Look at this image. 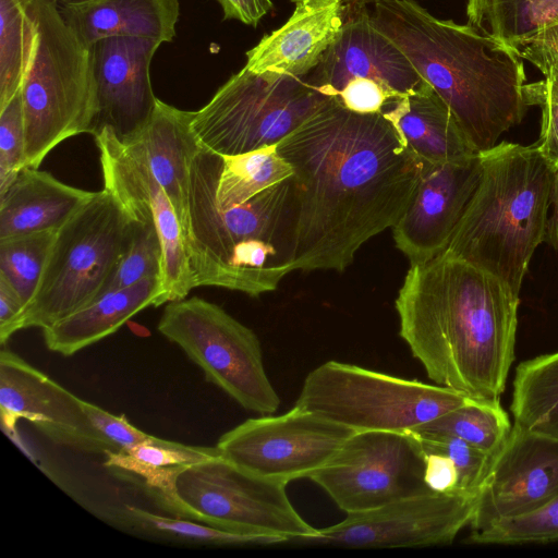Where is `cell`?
<instances>
[{
    "instance_id": "obj_1",
    "label": "cell",
    "mask_w": 558,
    "mask_h": 558,
    "mask_svg": "<svg viewBox=\"0 0 558 558\" xmlns=\"http://www.w3.org/2000/svg\"><path fill=\"white\" fill-rule=\"evenodd\" d=\"M277 149L294 171L293 270L302 271L344 270L398 222L423 167L381 113L353 112L338 97Z\"/></svg>"
},
{
    "instance_id": "obj_2",
    "label": "cell",
    "mask_w": 558,
    "mask_h": 558,
    "mask_svg": "<svg viewBox=\"0 0 558 558\" xmlns=\"http://www.w3.org/2000/svg\"><path fill=\"white\" fill-rule=\"evenodd\" d=\"M519 295L445 252L413 264L395 301L399 335L436 385L499 401L514 360Z\"/></svg>"
},
{
    "instance_id": "obj_3",
    "label": "cell",
    "mask_w": 558,
    "mask_h": 558,
    "mask_svg": "<svg viewBox=\"0 0 558 558\" xmlns=\"http://www.w3.org/2000/svg\"><path fill=\"white\" fill-rule=\"evenodd\" d=\"M371 14L447 104L476 151L494 147L534 105L522 59L471 24L438 19L415 0H377Z\"/></svg>"
},
{
    "instance_id": "obj_4",
    "label": "cell",
    "mask_w": 558,
    "mask_h": 558,
    "mask_svg": "<svg viewBox=\"0 0 558 558\" xmlns=\"http://www.w3.org/2000/svg\"><path fill=\"white\" fill-rule=\"evenodd\" d=\"M221 155L201 144L190 165L184 243L194 288L219 287L251 296L277 289L293 271V175L248 201L221 208L216 187Z\"/></svg>"
},
{
    "instance_id": "obj_5",
    "label": "cell",
    "mask_w": 558,
    "mask_h": 558,
    "mask_svg": "<svg viewBox=\"0 0 558 558\" xmlns=\"http://www.w3.org/2000/svg\"><path fill=\"white\" fill-rule=\"evenodd\" d=\"M482 178L445 253L482 269L519 295L545 240L557 169L536 145L501 142L481 151Z\"/></svg>"
},
{
    "instance_id": "obj_6",
    "label": "cell",
    "mask_w": 558,
    "mask_h": 558,
    "mask_svg": "<svg viewBox=\"0 0 558 558\" xmlns=\"http://www.w3.org/2000/svg\"><path fill=\"white\" fill-rule=\"evenodd\" d=\"M34 38L21 86L25 167L38 168L63 141L94 135L98 98L92 47L62 16L57 0H23Z\"/></svg>"
},
{
    "instance_id": "obj_7",
    "label": "cell",
    "mask_w": 558,
    "mask_h": 558,
    "mask_svg": "<svg viewBox=\"0 0 558 558\" xmlns=\"http://www.w3.org/2000/svg\"><path fill=\"white\" fill-rule=\"evenodd\" d=\"M134 225L112 193L95 192L58 229L17 329L47 328L100 298L131 245Z\"/></svg>"
},
{
    "instance_id": "obj_8",
    "label": "cell",
    "mask_w": 558,
    "mask_h": 558,
    "mask_svg": "<svg viewBox=\"0 0 558 558\" xmlns=\"http://www.w3.org/2000/svg\"><path fill=\"white\" fill-rule=\"evenodd\" d=\"M287 484L250 474L220 456L183 466L150 495L174 517L240 534L306 544L320 535L291 504Z\"/></svg>"
},
{
    "instance_id": "obj_9",
    "label": "cell",
    "mask_w": 558,
    "mask_h": 558,
    "mask_svg": "<svg viewBox=\"0 0 558 558\" xmlns=\"http://www.w3.org/2000/svg\"><path fill=\"white\" fill-rule=\"evenodd\" d=\"M469 399L436 384L328 361L308 373L294 407L355 432H412Z\"/></svg>"
},
{
    "instance_id": "obj_10",
    "label": "cell",
    "mask_w": 558,
    "mask_h": 558,
    "mask_svg": "<svg viewBox=\"0 0 558 558\" xmlns=\"http://www.w3.org/2000/svg\"><path fill=\"white\" fill-rule=\"evenodd\" d=\"M335 97L304 78L257 74L244 65L193 111L191 128L197 142L215 154H244L278 145Z\"/></svg>"
},
{
    "instance_id": "obj_11",
    "label": "cell",
    "mask_w": 558,
    "mask_h": 558,
    "mask_svg": "<svg viewBox=\"0 0 558 558\" xmlns=\"http://www.w3.org/2000/svg\"><path fill=\"white\" fill-rule=\"evenodd\" d=\"M157 329L243 409L260 415L279 409L258 337L219 305L199 296L168 302Z\"/></svg>"
},
{
    "instance_id": "obj_12",
    "label": "cell",
    "mask_w": 558,
    "mask_h": 558,
    "mask_svg": "<svg viewBox=\"0 0 558 558\" xmlns=\"http://www.w3.org/2000/svg\"><path fill=\"white\" fill-rule=\"evenodd\" d=\"M425 456L413 432L354 433L308 478L348 513L434 493L424 480Z\"/></svg>"
},
{
    "instance_id": "obj_13",
    "label": "cell",
    "mask_w": 558,
    "mask_h": 558,
    "mask_svg": "<svg viewBox=\"0 0 558 558\" xmlns=\"http://www.w3.org/2000/svg\"><path fill=\"white\" fill-rule=\"evenodd\" d=\"M354 433L293 407L281 415L246 420L221 435L215 447L234 466L288 484L325 466Z\"/></svg>"
},
{
    "instance_id": "obj_14",
    "label": "cell",
    "mask_w": 558,
    "mask_h": 558,
    "mask_svg": "<svg viewBox=\"0 0 558 558\" xmlns=\"http://www.w3.org/2000/svg\"><path fill=\"white\" fill-rule=\"evenodd\" d=\"M476 495L430 493L348 513L307 545L349 548L426 547L453 542L470 525Z\"/></svg>"
},
{
    "instance_id": "obj_15",
    "label": "cell",
    "mask_w": 558,
    "mask_h": 558,
    "mask_svg": "<svg viewBox=\"0 0 558 558\" xmlns=\"http://www.w3.org/2000/svg\"><path fill=\"white\" fill-rule=\"evenodd\" d=\"M93 136L99 150L104 189L112 193L133 218L150 217L155 221L163 248L166 302L186 298L194 286L182 226L168 195L134 144L121 141L108 126Z\"/></svg>"
},
{
    "instance_id": "obj_16",
    "label": "cell",
    "mask_w": 558,
    "mask_h": 558,
    "mask_svg": "<svg viewBox=\"0 0 558 558\" xmlns=\"http://www.w3.org/2000/svg\"><path fill=\"white\" fill-rule=\"evenodd\" d=\"M0 412L9 432L26 420L58 445L102 454L116 451L90 421L85 400L5 348L0 352Z\"/></svg>"
},
{
    "instance_id": "obj_17",
    "label": "cell",
    "mask_w": 558,
    "mask_h": 558,
    "mask_svg": "<svg viewBox=\"0 0 558 558\" xmlns=\"http://www.w3.org/2000/svg\"><path fill=\"white\" fill-rule=\"evenodd\" d=\"M557 495L558 439L514 424L477 492L472 533L533 512Z\"/></svg>"
},
{
    "instance_id": "obj_18",
    "label": "cell",
    "mask_w": 558,
    "mask_h": 558,
    "mask_svg": "<svg viewBox=\"0 0 558 558\" xmlns=\"http://www.w3.org/2000/svg\"><path fill=\"white\" fill-rule=\"evenodd\" d=\"M481 154L423 162L405 211L392 227L393 240L413 264L426 263L448 246L482 178Z\"/></svg>"
},
{
    "instance_id": "obj_19",
    "label": "cell",
    "mask_w": 558,
    "mask_h": 558,
    "mask_svg": "<svg viewBox=\"0 0 558 558\" xmlns=\"http://www.w3.org/2000/svg\"><path fill=\"white\" fill-rule=\"evenodd\" d=\"M376 81L389 99L414 92L423 78L401 50L374 25L364 3H344L342 26L306 82L338 96L354 78Z\"/></svg>"
},
{
    "instance_id": "obj_20",
    "label": "cell",
    "mask_w": 558,
    "mask_h": 558,
    "mask_svg": "<svg viewBox=\"0 0 558 558\" xmlns=\"http://www.w3.org/2000/svg\"><path fill=\"white\" fill-rule=\"evenodd\" d=\"M160 45L145 37L113 36L92 46L98 98L95 133L108 126L126 141L148 122L158 99L150 64Z\"/></svg>"
},
{
    "instance_id": "obj_21",
    "label": "cell",
    "mask_w": 558,
    "mask_h": 558,
    "mask_svg": "<svg viewBox=\"0 0 558 558\" xmlns=\"http://www.w3.org/2000/svg\"><path fill=\"white\" fill-rule=\"evenodd\" d=\"M340 0H301L289 20L246 52L245 66L257 73L304 78L319 63L343 22Z\"/></svg>"
},
{
    "instance_id": "obj_22",
    "label": "cell",
    "mask_w": 558,
    "mask_h": 558,
    "mask_svg": "<svg viewBox=\"0 0 558 558\" xmlns=\"http://www.w3.org/2000/svg\"><path fill=\"white\" fill-rule=\"evenodd\" d=\"M192 113L157 99L148 122L131 138L123 141L141 150L153 175L168 195L183 235L187 222L190 165L199 146L191 128Z\"/></svg>"
},
{
    "instance_id": "obj_23",
    "label": "cell",
    "mask_w": 558,
    "mask_h": 558,
    "mask_svg": "<svg viewBox=\"0 0 558 558\" xmlns=\"http://www.w3.org/2000/svg\"><path fill=\"white\" fill-rule=\"evenodd\" d=\"M68 25L87 46L113 36L172 43L180 16L179 0H74L59 2Z\"/></svg>"
},
{
    "instance_id": "obj_24",
    "label": "cell",
    "mask_w": 558,
    "mask_h": 558,
    "mask_svg": "<svg viewBox=\"0 0 558 558\" xmlns=\"http://www.w3.org/2000/svg\"><path fill=\"white\" fill-rule=\"evenodd\" d=\"M380 113L423 162H444L478 154L447 104L424 80L414 92L389 99Z\"/></svg>"
},
{
    "instance_id": "obj_25",
    "label": "cell",
    "mask_w": 558,
    "mask_h": 558,
    "mask_svg": "<svg viewBox=\"0 0 558 558\" xmlns=\"http://www.w3.org/2000/svg\"><path fill=\"white\" fill-rule=\"evenodd\" d=\"M162 280L146 278L130 287L111 290L93 303L43 329L46 347L71 356L114 333L148 306L166 304Z\"/></svg>"
},
{
    "instance_id": "obj_26",
    "label": "cell",
    "mask_w": 558,
    "mask_h": 558,
    "mask_svg": "<svg viewBox=\"0 0 558 558\" xmlns=\"http://www.w3.org/2000/svg\"><path fill=\"white\" fill-rule=\"evenodd\" d=\"M95 192L68 185L38 168H23L0 193V239L58 230Z\"/></svg>"
},
{
    "instance_id": "obj_27",
    "label": "cell",
    "mask_w": 558,
    "mask_h": 558,
    "mask_svg": "<svg viewBox=\"0 0 558 558\" xmlns=\"http://www.w3.org/2000/svg\"><path fill=\"white\" fill-rule=\"evenodd\" d=\"M510 411L515 425L558 439V351L518 365Z\"/></svg>"
},
{
    "instance_id": "obj_28",
    "label": "cell",
    "mask_w": 558,
    "mask_h": 558,
    "mask_svg": "<svg viewBox=\"0 0 558 558\" xmlns=\"http://www.w3.org/2000/svg\"><path fill=\"white\" fill-rule=\"evenodd\" d=\"M105 466L137 475L149 495L166 489L180 469L219 456L216 447L185 445L154 437L120 451L105 453Z\"/></svg>"
},
{
    "instance_id": "obj_29",
    "label": "cell",
    "mask_w": 558,
    "mask_h": 558,
    "mask_svg": "<svg viewBox=\"0 0 558 558\" xmlns=\"http://www.w3.org/2000/svg\"><path fill=\"white\" fill-rule=\"evenodd\" d=\"M468 23L514 50L558 20V0H468Z\"/></svg>"
},
{
    "instance_id": "obj_30",
    "label": "cell",
    "mask_w": 558,
    "mask_h": 558,
    "mask_svg": "<svg viewBox=\"0 0 558 558\" xmlns=\"http://www.w3.org/2000/svg\"><path fill=\"white\" fill-rule=\"evenodd\" d=\"M293 174L292 166L278 153L277 145L221 156L216 204L225 208L244 203Z\"/></svg>"
},
{
    "instance_id": "obj_31",
    "label": "cell",
    "mask_w": 558,
    "mask_h": 558,
    "mask_svg": "<svg viewBox=\"0 0 558 558\" xmlns=\"http://www.w3.org/2000/svg\"><path fill=\"white\" fill-rule=\"evenodd\" d=\"M508 413L499 401L470 398L460 407L412 430L450 435L494 456L511 432Z\"/></svg>"
},
{
    "instance_id": "obj_32",
    "label": "cell",
    "mask_w": 558,
    "mask_h": 558,
    "mask_svg": "<svg viewBox=\"0 0 558 558\" xmlns=\"http://www.w3.org/2000/svg\"><path fill=\"white\" fill-rule=\"evenodd\" d=\"M121 525L174 541L208 545H271L278 542L270 537L240 534L180 517L153 513L140 507L124 505L114 513Z\"/></svg>"
},
{
    "instance_id": "obj_33",
    "label": "cell",
    "mask_w": 558,
    "mask_h": 558,
    "mask_svg": "<svg viewBox=\"0 0 558 558\" xmlns=\"http://www.w3.org/2000/svg\"><path fill=\"white\" fill-rule=\"evenodd\" d=\"M33 38V23L23 0H0V109L21 89Z\"/></svg>"
},
{
    "instance_id": "obj_34",
    "label": "cell",
    "mask_w": 558,
    "mask_h": 558,
    "mask_svg": "<svg viewBox=\"0 0 558 558\" xmlns=\"http://www.w3.org/2000/svg\"><path fill=\"white\" fill-rule=\"evenodd\" d=\"M58 230L0 239V275L16 290L25 306L33 299Z\"/></svg>"
},
{
    "instance_id": "obj_35",
    "label": "cell",
    "mask_w": 558,
    "mask_h": 558,
    "mask_svg": "<svg viewBox=\"0 0 558 558\" xmlns=\"http://www.w3.org/2000/svg\"><path fill=\"white\" fill-rule=\"evenodd\" d=\"M162 276L163 248L155 221L149 217L135 219L131 245L119 262L105 293L146 278L158 277L162 280Z\"/></svg>"
},
{
    "instance_id": "obj_36",
    "label": "cell",
    "mask_w": 558,
    "mask_h": 558,
    "mask_svg": "<svg viewBox=\"0 0 558 558\" xmlns=\"http://www.w3.org/2000/svg\"><path fill=\"white\" fill-rule=\"evenodd\" d=\"M558 541V495L542 508L514 518L504 519L471 533L470 542L478 544H526Z\"/></svg>"
},
{
    "instance_id": "obj_37",
    "label": "cell",
    "mask_w": 558,
    "mask_h": 558,
    "mask_svg": "<svg viewBox=\"0 0 558 558\" xmlns=\"http://www.w3.org/2000/svg\"><path fill=\"white\" fill-rule=\"evenodd\" d=\"M424 450L447 454L459 472V490L470 495L477 492L489 470L493 456L481 451L464 440L450 435L414 433Z\"/></svg>"
},
{
    "instance_id": "obj_38",
    "label": "cell",
    "mask_w": 558,
    "mask_h": 558,
    "mask_svg": "<svg viewBox=\"0 0 558 558\" xmlns=\"http://www.w3.org/2000/svg\"><path fill=\"white\" fill-rule=\"evenodd\" d=\"M25 168V131L21 89L0 109V193Z\"/></svg>"
},
{
    "instance_id": "obj_39",
    "label": "cell",
    "mask_w": 558,
    "mask_h": 558,
    "mask_svg": "<svg viewBox=\"0 0 558 558\" xmlns=\"http://www.w3.org/2000/svg\"><path fill=\"white\" fill-rule=\"evenodd\" d=\"M532 83L534 105L542 106V126L536 147L558 169V73L545 74Z\"/></svg>"
},
{
    "instance_id": "obj_40",
    "label": "cell",
    "mask_w": 558,
    "mask_h": 558,
    "mask_svg": "<svg viewBox=\"0 0 558 558\" xmlns=\"http://www.w3.org/2000/svg\"><path fill=\"white\" fill-rule=\"evenodd\" d=\"M85 407L94 426L112 444L116 451L151 440L155 437L131 424L124 415L111 414L88 401H85Z\"/></svg>"
},
{
    "instance_id": "obj_41",
    "label": "cell",
    "mask_w": 558,
    "mask_h": 558,
    "mask_svg": "<svg viewBox=\"0 0 558 558\" xmlns=\"http://www.w3.org/2000/svg\"><path fill=\"white\" fill-rule=\"evenodd\" d=\"M515 53L533 63L544 75L558 73V20L544 25L522 41Z\"/></svg>"
},
{
    "instance_id": "obj_42",
    "label": "cell",
    "mask_w": 558,
    "mask_h": 558,
    "mask_svg": "<svg viewBox=\"0 0 558 558\" xmlns=\"http://www.w3.org/2000/svg\"><path fill=\"white\" fill-rule=\"evenodd\" d=\"M341 105L356 113H380L389 100L385 89L374 80L354 78L339 92Z\"/></svg>"
},
{
    "instance_id": "obj_43",
    "label": "cell",
    "mask_w": 558,
    "mask_h": 558,
    "mask_svg": "<svg viewBox=\"0 0 558 558\" xmlns=\"http://www.w3.org/2000/svg\"><path fill=\"white\" fill-rule=\"evenodd\" d=\"M424 480L428 488L439 494L460 492L459 472L454 462L438 451L424 450Z\"/></svg>"
},
{
    "instance_id": "obj_44",
    "label": "cell",
    "mask_w": 558,
    "mask_h": 558,
    "mask_svg": "<svg viewBox=\"0 0 558 558\" xmlns=\"http://www.w3.org/2000/svg\"><path fill=\"white\" fill-rule=\"evenodd\" d=\"M25 304L13 286L0 275V341L1 344L16 331Z\"/></svg>"
},
{
    "instance_id": "obj_45",
    "label": "cell",
    "mask_w": 558,
    "mask_h": 558,
    "mask_svg": "<svg viewBox=\"0 0 558 558\" xmlns=\"http://www.w3.org/2000/svg\"><path fill=\"white\" fill-rule=\"evenodd\" d=\"M222 9L225 20H236L256 27L272 9L271 0H216Z\"/></svg>"
},
{
    "instance_id": "obj_46",
    "label": "cell",
    "mask_w": 558,
    "mask_h": 558,
    "mask_svg": "<svg viewBox=\"0 0 558 558\" xmlns=\"http://www.w3.org/2000/svg\"><path fill=\"white\" fill-rule=\"evenodd\" d=\"M550 204L553 214L547 221L546 239L551 247L558 252V169L555 173Z\"/></svg>"
},
{
    "instance_id": "obj_47",
    "label": "cell",
    "mask_w": 558,
    "mask_h": 558,
    "mask_svg": "<svg viewBox=\"0 0 558 558\" xmlns=\"http://www.w3.org/2000/svg\"><path fill=\"white\" fill-rule=\"evenodd\" d=\"M290 2H293V3H296L301 0H289ZM342 1L343 3H364V4H367L369 2H375L377 0H340Z\"/></svg>"
},
{
    "instance_id": "obj_48",
    "label": "cell",
    "mask_w": 558,
    "mask_h": 558,
    "mask_svg": "<svg viewBox=\"0 0 558 558\" xmlns=\"http://www.w3.org/2000/svg\"><path fill=\"white\" fill-rule=\"evenodd\" d=\"M58 2H62V1H74V0H57Z\"/></svg>"
}]
</instances>
